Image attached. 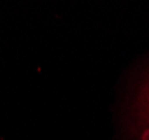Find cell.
Wrapping results in <instances>:
<instances>
[{"instance_id": "6da1fadb", "label": "cell", "mask_w": 149, "mask_h": 140, "mask_svg": "<svg viewBox=\"0 0 149 140\" xmlns=\"http://www.w3.org/2000/svg\"><path fill=\"white\" fill-rule=\"evenodd\" d=\"M136 113L138 117V122L149 128V77L139 93V98L136 103ZM148 137L149 129H147L143 136V140H147Z\"/></svg>"}]
</instances>
